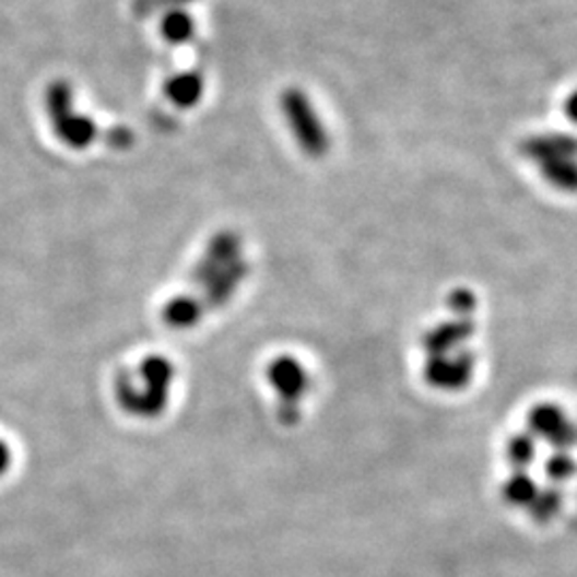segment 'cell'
<instances>
[{
  "label": "cell",
  "mask_w": 577,
  "mask_h": 577,
  "mask_svg": "<svg viewBox=\"0 0 577 577\" xmlns=\"http://www.w3.org/2000/svg\"><path fill=\"white\" fill-rule=\"evenodd\" d=\"M176 368L167 357L152 355L133 373H120L114 381V396L129 415L154 420L167 411Z\"/></svg>",
  "instance_id": "obj_1"
},
{
  "label": "cell",
  "mask_w": 577,
  "mask_h": 577,
  "mask_svg": "<svg viewBox=\"0 0 577 577\" xmlns=\"http://www.w3.org/2000/svg\"><path fill=\"white\" fill-rule=\"evenodd\" d=\"M281 111L287 120L288 131L297 148L313 156L321 158L330 150V136L326 131V125L321 116L317 114L315 105L310 103L308 95L299 89H287L281 93Z\"/></svg>",
  "instance_id": "obj_2"
},
{
  "label": "cell",
  "mask_w": 577,
  "mask_h": 577,
  "mask_svg": "<svg viewBox=\"0 0 577 577\" xmlns=\"http://www.w3.org/2000/svg\"><path fill=\"white\" fill-rule=\"evenodd\" d=\"M49 122L56 138L71 150H86L96 140V125L82 114L73 111V91L67 82L49 84L46 93Z\"/></svg>",
  "instance_id": "obj_3"
},
{
  "label": "cell",
  "mask_w": 577,
  "mask_h": 577,
  "mask_svg": "<svg viewBox=\"0 0 577 577\" xmlns=\"http://www.w3.org/2000/svg\"><path fill=\"white\" fill-rule=\"evenodd\" d=\"M268 381H270L272 389L276 391L279 400L283 404L281 422H287L288 413H297L299 400L308 391V384H310L308 381V373L302 366V362H297L295 357L281 355L274 362H270Z\"/></svg>",
  "instance_id": "obj_4"
},
{
  "label": "cell",
  "mask_w": 577,
  "mask_h": 577,
  "mask_svg": "<svg viewBox=\"0 0 577 577\" xmlns=\"http://www.w3.org/2000/svg\"><path fill=\"white\" fill-rule=\"evenodd\" d=\"M242 257V238L236 232L223 229L216 236H212L208 246L203 248V255L199 257V261L192 268L189 283L192 288L203 287L208 285L219 272H223L229 263H234L236 259Z\"/></svg>",
  "instance_id": "obj_5"
},
{
  "label": "cell",
  "mask_w": 577,
  "mask_h": 577,
  "mask_svg": "<svg viewBox=\"0 0 577 577\" xmlns=\"http://www.w3.org/2000/svg\"><path fill=\"white\" fill-rule=\"evenodd\" d=\"M248 272H250V268H248L246 259L240 257L234 263H229L223 272H219L208 285L199 288V293H192L197 297L203 315L223 308L236 295V291L240 288L244 279L248 276Z\"/></svg>",
  "instance_id": "obj_6"
},
{
  "label": "cell",
  "mask_w": 577,
  "mask_h": 577,
  "mask_svg": "<svg viewBox=\"0 0 577 577\" xmlns=\"http://www.w3.org/2000/svg\"><path fill=\"white\" fill-rule=\"evenodd\" d=\"M529 428L537 438L552 440L558 449L572 447L577 440L576 426L554 404H537L530 411Z\"/></svg>",
  "instance_id": "obj_7"
},
{
  "label": "cell",
  "mask_w": 577,
  "mask_h": 577,
  "mask_svg": "<svg viewBox=\"0 0 577 577\" xmlns=\"http://www.w3.org/2000/svg\"><path fill=\"white\" fill-rule=\"evenodd\" d=\"M471 373H473V364H469V360L464 357H454V362H447L445 357L434 355L426 368V379L434 387L458 389L471 379Z\"/></svg>",
  "instance_id": "obj_8"
},
{
  "label": "cell",
  "mask_w": 577,
  "mask_h": 577,
  "mask_svg": "<svg viewBox=\"0 0 577 577\" xmlns=\"http://www.w3.org/2000/svg\"><path fill=\"white\" fill-rule=\"evenodd\" d=\"M203 317L205 315L192 293H182V295L172 297L161 310L163 323L172 330H191Z\"/></svg>",
  "instance_id": "obj_9"
},
{
  "label": "cell",
  "mask_w": 577,
  "mask_h": 577,
  "mask_svg": "<svg viewBox=\"0 0 577 577\" xmlns=\"http://www.w3.org/2000/svg\"><path fill=\"white\" fill-rule=\"evenodd\" d=\"M165 96L180 109H191L203 96V78L195 71L178 73L165 82Z\"/></svg>",
  "instance_id": "obj_10"
},
{
  "label": "cell",
  "mask_w": 577,
  "mask_h": 577,
  "mask_svg": "<svg viewBox=\"0 0 577 577\" xmlns=\"http://www.w3.org/2000/svg\"><path fill=\"white\" fill-rule=\"evenodd\" d=\"M525 152L539 163L550 161V158H561V156H577V140L565 138V136L532 138L525 144Z\"/></svg>",
  "instance_id": "obj_11"
},
{
  "label": "cell",
  "mask_w": 577,
  "mask_h": 577,
  "mask_svg": "<svg viewBox=\"0 0 577 577\" xmlns=\"http://www.w3.org/2000/svg\"><path fill=\"white\" fill-rule=\"evenodd\" d=\"M545 182L558 191H577V156H561L539 163Z\"/></svg>",
  "instance_id": "obj_12"
},
{
  "label": "cell",
  "mask_w": 577,
  "mask_h": 577,
  "mask_svg": "<svg viewBox=\"0 0 577 577\" xmlns=\"http://www.w3.org/2000/svg\"><path fill=\"white\" fill-rule=\"evenodd\" d=\"M192 33H195V24L187 11L172 9L165 13L161 22V35L165 37V42H169L172 46H180L191 39Z\"/></svg>",
  "instance_id": "obj_13"
},
{
  "label": "cell",
  "mask_w": 577,
  "mask_h": 577,
  "mask_svg": "<svg viewBox=\"0 0 577 577\" xmlns=\"http://www.w3.org/2000/svg\"><path fill=\"white\" fill-rule=\"evenodd\" d=\"M537 494H539V490H537L534 481L530 480L525 471L516 473L503 485V498L511 507H530L534 503Z\"/></svg>",
  "instance_id": "obj_14"
},
{
  "label": "cell",
  "mask_w": 577,
  "mask_h": 577,
  "mask_svg": "<svg viewBox=\"0 0 577 577\" xmlns=\"http://www.w3.org/2000/svg\"><path fill=\"white\" fill-rule=\"evenodd\" d=\"M460 332H469V328L467 326H458V323L443 326V328L431 332V337L426 338L424 342H426V346L431 349L433 355H440L443 349H451V346L456 349L464 338L469 337V334H460Z\"/></svg>",
  "instance_id": "obj_15"
},
{
  "label": "cell",
  "mask_w": 577,
  "mask_h": 577,
  "mask_svg": "<svg viewBox=\"0 0 577 577\" xmlns=\"http://www.w3.org/2000/svg\"><path fill=\"white\" fill-rule=\"evenodd\" d=\"M530 516L537 520V522H547L552 520L558 509H561V494L556 492H539L534 503L530 505Z\"/></svg>",
  "instance_id": "obj_16"
},
{
  "label": "cell",
  "mask_w": 577,
  "mask_h": 577,
  "mask_svg": "<svg viewBox=\"0 0 577 577\" xmlns=\"http://www.w3.org/2000/svg\"><path fill=\"white\" fill-rule=\"evenodd\" d=\"M507 456L516 467H527L534 458V443L529 434H518L516 438L509 440L507 445Z\"/></svg>",
  "instance_id": "obj_17"
},
{
  "label": "cell",
  "mask_w": 577,
  "mask_h": 577,
  "mask_svg": "<svg viewBox=\"0 0 577 577\" xmlns=\"http://www.w3.org/2000/svg\"><path fill=\"white\" fill-rule=\"evenodd\" d=\"M191 0H133V13L140 17H150L163 9H180Z\"/></svg>",
  "instance_id": "obj_18"
},
{
  "label": "cell",
  "mask_w": 577,
  "mask_h": 577,
  "mask_svg": "<svg viewBox=\"0 0 577 577\" xmlns=\"http://www.w3.org/2000/svg\"><path fill=\"white\" fill-rule=\"evenodd\" d=\"M545 471H547V475H550L552 480H567V478H572V475L576 473V462H574L569 456H565L563 451H558V454L547 462Z\"/></svg>",
  "instance_id": "obj_19"
},
{
  "label": "cell",
  "mask_w": 577,
  "mask_h": 577,
  "mask_svg": "<svg viewBox=\"0 0 577 577\" xmlns=\"http://www.w3.org/2000/svg\"><path fill=\"white\" fill-rule=\"evenodd\" d=\"M107 142L114 145V148L125 150V148H131V144H133V133H131L129 129H125V127H116V129H111V133L107 136Z\"/></svg>",
  "instance_id": "obj_20"
},
{
  "label": "cell",
  "mask_w": 577,
  "mask_h": 577,
  "mask_svg": "<svg viewBox=\"0 0 577 577\" xmlns=\"http://www.w3.org/2000/svg\"><path fill=\"white\" fill-rule=\"evenodd\" d=\"M563 111H565L567 120L577 127V89L576 91H572L569 96L565 98V103H563Z\"/></svg>",
  "instance_id": "obj_21"
},
{
  "label": "cell",
  "mask_w": 577,
  "mask_h": 577,
  "mask_svg": "<svg viewBox=\"0 0 577 577\" xmlns=\"http://www.w3.org/2000/svg\"><path fill=\"white\" fill-rule=\"evenodd\" d=\"M11 462H13L11 447L4 440H0V478L7 475V471L11 469Z\"/></svg>",
  "instance_id": "obj_22"
}]
</instances>
